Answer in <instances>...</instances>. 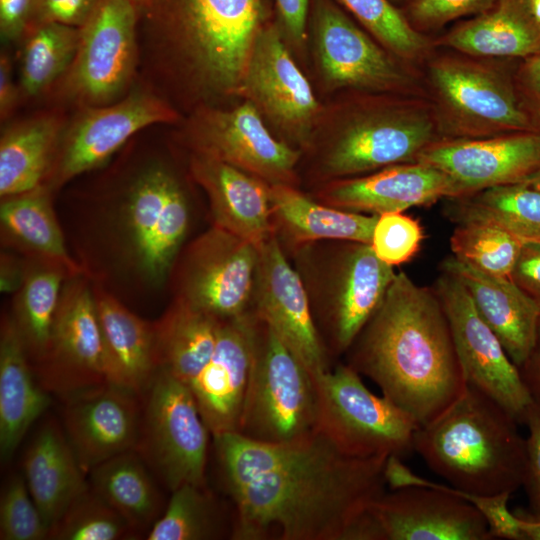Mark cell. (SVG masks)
Here are the masks:
<instances>
[{"label": "cell", "mask_w": 540, "mask_h": 540, "mask_svg": "<svg viewBox=\"0 0 540 540\" xmlns=\"http://www.w3.org/2000/svg\"><path fill=\"white\" fill-rule=\"evenodd\" d=\"M234 504L235 540H358L386 492L389 456L356 457L316 431L288 443L213 436Z\"/></svg>", "instance_id": "6da1fadb"}, {"label": "cell", "mask_w": 540, "mask_h": 540, "mask_svg": "<svg viewBox=\"0 0 540 540\" xmlns=\"http://www.w3.org/2000/svg\"><path fill=\"white\" fill-rule=\"evenodd\" d=\"M347 364L380 388L419 427L466 387L444 308L433 287L395 274L372 317L346 352Z\"/></svg>", "instance_id": "7a4b0ae2"}, {"label": "cell", "mask_w": 540, "mask_h": 540, "mask_svg": "<svg viewBox=\"0 0 540 540\" xmlns=\"http://www.w3.org/2000/svg\"><path fill=\"white\" fill-rule=\"evenodd\" d=\"M155 69L196 99L239 95L262 0H136ZM201 106V105H200Z\"/></svg>", "instance_id": "3957f363"}, {"label": "cell", "mask_w": 540, "mask_h": 540, "mask_svg": "<svg viewBox=\"0 0 540 540\" xmlns=\"http://www.w3.org/2000/svg\"><path fill=\"white\" fill-rule=\"evenodd\" d=\"M518 421L467 383L438 417L417 429L413 449L450 486L477 495L512 494L522 487L526 438Z\"/></svg>", "instance_id": "277c9868"}, {"label": "cell", "mask_w": 540, "mask_h": 540, "mask_svg": "<svg viewBox=\"0 0 540 540\" xmlns=\"http://www.w3.org/2000/svg\"><path fill=\"white\" fill-rule=\"evenodd\" d=\"M317 421L315 376L258 317L253 360L236 433L261 443H288L316 432Z\"/></svg>", "instance_id": "5b68a950"}, {"label": "cell", "mask_w": 540, "mask_h": 540, "mask_svg": "<svg viewBox=\"0 0 540 540\" xmlns=\"http://www.w3.org/2000/svg\"><path fill=\"white\" fill-rule=\"evenodd\" d=\"M385 479L391 492L375 500L363 540H489L483 515L448 485L423 478L401 458L388 457Z\"/></svg>", "instance_id": "8992f818"}, {"label": "cell", "mask_w": 540, "mask_h": 540, "mask_svg": "<svg viewBox=\"0 0 540 540\" xmlns=\"http://www.w3.org/2000/svg\"><path fill=\"white\" fill-rule=\"evenodd\" d=\"M317 431L346 454L356 457L397 456L412 451L419 428L415 420L377 396L350 365L338 364L315 376Z\"/></svg>", "instance_id": "52a82bcc"}, {"label": "cell", "mask_w": 540, "mask_h": 540, "mask_svg": "<svg viewBox=\"0 0 540 540\" xmlns=\"http://www.w3.org/2000/svg\"><path fill=\"white\" fill-rule=\"evenodd\" d=\"M325 262V261H324ZM370 244L337 241L327 253L313 296L314 319L330 357L348 351L382 302L396 272Z\"/></svg>", "instance_id": "ba28073f"}, {"label": "cell", "mask_w": 540, "mask_h": 540, "mask_svg": "<svg viewBox=\"0 0 540 540\" xmlns=\"http://www.w3.org/2000/svg\"><path fill=\"white\" fill-rule=\"evenodd\" d=\"M136 451L172 492L183 484L205 485L210 431L190 387L158 369L145 392Z\"/></svg>", "instance_id": "9c48e42d"}, {"label": "cell", "mask_w": 540, "mask_h": 540, "mask_svg": "<svg viewBox=\"0 0 540 540\" xmlns=\"http://www.w3.org/2000/svg\"><path fill=\"white\" fill-rule=\"evenodd\" d=\"M436 126L423 106L372 107L345 120L325 145L319 169L331 180L415 162L435 142Z\"/></svg>", "instance_id": "30bf717a"}, {"label": "cell", "mask_w": 540, "mask_h": 540, "mask_svg": "<svg viewBox=\"0 0 540 540\" xmlns=\"http://www.w3.org/2000/svg\"><path fill=\"white\" fill-rule=\"evenodd\" d=\"M138 22L136 0H101L81 28L75 58L59 85L62 95L80 107L122 99L138 63Z\"/></svg>", "instance_id": "8fae6325"}, {"label": "cell", "mask_w": 540, "mask_h": 540, "mask_svg": "<svg viewBox=\"0 0 540 540\" xmlns=\"http://www.w3.org/2000/svg\"><path fill=\"white\" fill-rule=\"evenodd\" d=\"M259 249L213 225L182 255L174 299L220 320L253 311Z\"/></svg>", "instance_id": "7c38bea8"}, {"label": "cell", "mask_w": 540, "mask_h": 540, "mask_svg": "<svg viewBox=\"0 0 540 540\" xmlns=\"http://www.w3.org/2000/svg\"><path fill=\"white\" fill-rule=\"evenodd\" d=\"M439 105L454 137L486 138L533 132L512 84L477 61L442 57L430 68Z\"/></svg>", "instance_id": "4fadbf2b"}, {"label": "cell", "mask_w": 540, "mask_h": 540, "mask_svg": "<svg viewBox=\"0 0 540 540\" xmlns=\"http://www.w3.org/2000/svg\"><path fill=\"white\" fill-rule=\"evenodd\" d=\"M178 111L156 92L138 87L104 106L81 107L65 126L45 182L51 190L93 170L135 133L153 124L174 123Z\"/></svg>", "instance_id": "5bb4252c"}, {"label": "cell", "mask_w": 540, "mask_h": 540, "mask_svg": "<svg viewBox=\"0 0 540 540\" xmlns=\"http://www.w3.org/2000/svg\"><path fill=\"white\" fill-rule=\"evenodd\" d=\"M186 139L193 154L232 165L270 185L294 186L296 182L300 150L276 139L247 100L232 109L197 107L187 126Z\"/></svg>", "instance_id": "9a60e30c"}, {"label": "cell", "mask_w": 540, "mask_h": 540, "mask_svg": "<svg viewBox=\"0 0 540 540\" xmlns=\"http://www.w3.org/2000/svg\"><path fill=\"white\" fill-rule=\"evenodd\" d=\"M432 287L447 316L466 382L486 393L522 424L533 400L519 368L455 276L442 271Z\"/></svg>", "instance_id": "2e32d148"}, {"label": "cell", "mask_w": 540, "mask_h": 540, "mask_svg": "<svg viewBox=\"0 0 540 540\" xmlns=\"http://www.w3.org/2000/svg\"><path fill=\"white\" fill-rule=\"evenodd\" d=\"M124 206L135 264L149 282L160 283L188 231L190 212L183 188L169 168L150 164L130 183Z\"/></svg>", "instance_id": "e0dca14e"}, {"label": "cell", "mask_w": 540, "mask_h": 540, "mask_svg": "<svg viewBox=\"0 0 540 540\" xmlns=\"http://www.w3.org/2000/svg\"><path fill=\"white\" fill-rule=\"evenodd\" d=\"M239 95L251 102L289 145H309L320 106L280 29L273 24L263 25L256 35Z\"/></svg>", "instance_id": "ac0fdd59"}, {"label": "cell", "mask_w": 540, "mask_h": 540, "mask_svg": "<svg viewBox=\"0 0 540 540\" xmlns=\"http://www.w3.org/2000/svg\"><path fill=\"white\" fill-rule=\"evenodd\" d=\"M35 368L43 388L62 399L107 383L94 290L80 274L63 285L47 355Z\"/></svg>", "instance_id": "d6986e66"}, {"label": "cell", "mask_w": 540, "mask_h": 540, "mask_svg": "<svg viewBox=\"0 0 540 540\" xmlns=\"http://www.w3.org/2000/svg\"><path fill=\"white\" fill-rule=\"evenodd\" d=\"M254 311L314 376L331 369L304 281L274 233L259 249Z\"/></svg>", "instance_id": "ffe728a7"}, {"label": "cell", "mask_w": 540, "mask_h": 540, "mask_svg": "<svg viewBox=\"0 0 540 540\" xmlns=\"http://www.w3.org/2000/svg\"><path fill=\"white\" fill-rule=\"evenodd\" d=\"M415 162L444 172L465 196L522 182L540 166V134L522 132L435 141L419 153Z\"/></svg>", "instance_id": "44dd1931"}, {"label": "cell", "mask_w": 540, "mask_h": 540, "mask_svg": "<svg viewBox=\"0 0 540 540\" xmlns=\"http://www.w3.org/2000/svg\"><path fill=\"white\" fill-rule=\"evenodd\" d=\"M314 34L321 74L333 89L391 91L406 78L391 57L336 5H315Z\"/></svg>", "instance_id": "7402d4cb"}, {"label": "cell", "mask_w": 540, "mask_h": 540, "mask_svg": "<svg viewBox=\"0 0 540 540\" xmlns=\"http://www.w3.org/2000/svg\"><path fill=\"white\" fill-rule=\"evenodd\" d=\"M136 397L105 383L64 399L63 430L85 474L136 449L141 427Z\"/></svg>", "instance_id": "603a6c76"}, {"label": "cell", "mask_w": 540, "mask_h": 540, "mask_svg": "<svg viewBox=\"0 0 540 540\" xmlns=\"http://www.w3.org/2000/svg\"><path fill=\"white\" fill-rule=\"evenodd\" d=\"M257 314L221 320L213 354L190 385L212 436L238 431L249 380Z\"/></svg>", "instance_id": "cb8c5ba5"}, {"label": "cell", "mask_w": 540, "mask_h": 540, "mask_svg": "<svg viewBox=\"0 0 540 540\" xmlns=\"http://www.w3.org/2000/svg\"><path fill=\"white\" fill-rule=\"evenodd\" d=\"M462 195L459 186L441 170L410 162L369 175L331 180L318 191L316 200L345 211L380 215Z\"/></svg>", "instance_id": "d4e9b609"}, {"label": "cell", "mask_w": 540, "mask_h": 540, "mask_svg": "<svg viewBox=\"0 0 540 540\" xmlns=\"http://www.w3.org/2000/svg\"><path fill=\"white\" fill-rule=\"evenodd\" d=\"M441 269L463 284L510 359L517 367L521 366L535 343L540 304L510 277L483 272L454 256L446 258Z\"/></svg>", "instance_id": "484cf974"}, {"label": "cell", "mask_w": 540, "mask_h": 540, "mask_svg": "<svg viewBox=\"0 0 540 540\" xmlns=\"http://www.w3.org/2000/svg\"><path fill=\"white\" fill-rule=\"evenodd\" d=\"M190 171L205 191L213 225L260 247L273 235L269 185L222 161L193 154Z\"/></svg>", "instance_id": "4316f807"}, {"label": "cell", "mask_w": 540, "mask_h": 540, "mask_svg": "<svg viewBox=\"0 0 540 540\" xmlns=\"http://www.w3.org/2000/svg\"><path fill=\"white\" fill-rule=\"evenodd\" d=\"M107 383L139 396L157 370L153 324L140 319L115 297L95 288Z\"/></svg>", "instance_id": "83f0119b"}, {"label": "cell", "mask_w": 540, "mask_h": 540, "mask_svg": "<svg viewBox=\"0 0 540 540\" xmlns=\"http://www.w3.org/2000/svg\"><path fill=\"white\" fill-rule=\"evenodd\" d=\"M269 200L274 235L292 248L322 240L371 243L378 215L323 204L287 184L269 185Z\"/></svg>", "instance_id": "f1b7e54d"}, {"label": "cell", "mask_w": 540, "mask_h": 540, "mask_svg": "<svg viewBox=\"0 0 540 540\" xmlns=\"http://www.w3.org/2000/svg\"><path fill=\"white\" fill-rule=\"evenodd\" d=\"M51 403L33 374L29 357L12 317L0 331V455L12 457L31 425Z\"/></svg>", "instance_id": "f546056e"}, {"label": "cell", "mask_w": 540, "mask_h": 540, "mask_svg": "<svg viewBox=\"0 0 540 540\" xmlns=\"http://www.w3.org/2000/svg\"><path fill=\"white\" fill-rule=\"evenodd\" d=\"M23 467L29 492L49 528L89 487L64 430L52 420L34 435Z\"/></svg>", "instance_id": "4dcf8cb0"}, {"label": "cell", "mask_w": 540, "mask_h": 540, "mask_svg": "<svg viewBox=\"0 0 540 540\" xmlns=\"http://www.w3.org/2000/svg\"><path fill=\"white\" fill-rule=\"evenodd\" d=\"M444 43L469 56L526 59L540 55V25L529 0H498L488 11L450 30Z\"/></svg>", "instance_id": "1f68e13d"}, {"label": "cell", "mask_w": 540, "mask_h": 540, "mask_svg": "<svg viewBox=\"0 0 540 540\" xmlns=\"http://www.w3.org/2000/svg\"><path fill=\"white\" fill-rule=\"evenodd\" d=\"M65 128L56 113H44L7 127L0 138L1 198L45 184Z\"/></svg>", "instance_id": "d6a6232c"}, {"label": "cell", "mask_w": 540, "mask_h": 540, "mask_svg": "<svg viewBox=\"0 0 540 540\" xmlns=\"http://www.w3.org/2000/svg\"><path fill=\"white\" fill-rule=\"evenodd\" d=\"M51 189L46 184L30 191L1 198V237L29 257L51 260L63 265L71 274L81 273L66 249L56 219Z\"/></svg>", "instance_id": "836d02e7"}, {"label": "cell", "mask_w": 540, "mask_h": 540, "mask_svg": "<svg viewBox=\"0 0 540 540\" xmlns=\"http://www.w3.org/2000/svg\"><path fill=\"white\" fill-rule=\"evenodd\" d=\"M220 322L174 299L153 324L158 369L166 370L190 387L213 354Z\"/></svg>", "instance_id": "e575fe53"}, {"label": "cell", "mask_w": 540, "mask_h": 540, "mask_svg": "<svg viewBox=\"0 0 540 540\" xmlns=\"http://www.w3.org/2000/svg\"><path fill=\"white\" fill-rule=\"evenodd\" d=\"M24 264L23 281L15 292L12 319L29 360L37 366L49 349L63 280L72 276L63 265L51 260L29 257Z\"/></svg>", "instance_id": "d590c367"}, {"label": "cell", "mask_w": 540, "mask_h": 540, "mask_svg": "<svg viewBox=\"0 0 540 540\" xmlns=\"http://www.w3.org/2000/svg\"><path fill=\"white\" fill-rule=\"evenodd\" d=\"M136 450L121 453L90 471V487L133 530L151 528L160 517L161 496Z\"/></svg>", "instance_id": "8d00e7d4"}, {"label": "cell", "mask_w": 540, "mask_h": 540, "mask_svg": "<svg viewBox=\"0 0 540 540\" xmlns=\"http://www.w3.org/2000/svg\"><path fill=\"white\" fill-rule=\"evenodd\" d=\"M447 214L457 223L495 224L522 242H540V190L525 183L487 188L453 198Z\"/></svg>", "instance_id": "74e56055"}, {"label": "cell", "mask_w": 540, "mask_h": 540, "mask_svg": "<svg viewBox=\"0 0 540 540\" xmlns=\"http://www.w3.org/2000/svg\"><path fill=\"white\" fill-rule=\"evenodd\" d=\"M81 37V28L58 23H32L23 36L19 87L34 97L60 81L70 68Z\"/></svg>", "instance_id": "f35d334b"}, {"label": "cell", "mask_w": 540, "mask_h": 540, "mask_svg": "<svg viewBox=\"0 0 540 540\" xmlns=\"http://www.w3.org/2000/svg\"><path fill=\"white\" fill-rule=\"evenodd\" d=\"M148 540H211L225 534L221 510L205 485L183 484L173 490Z\"/></svg>", "instance_id": "ab89813d"}, {"label": "cell", "mask_w": 540, "mask_h": 540, "mask_svg": "<svg viewBox=\"0 0 540 540\" xmlns=\"http://www.w3.org/2000/svg\"><path fill=\"white\" fill-rule=\"evenodd\" d=\"M522 241L503 228L485 221L457 222L450 237V248L456 259L483 272L510 277Z\"/></svg>", "instance_id": "60d3db41"}, {"label": "cell", "mask_w": 540, "mask_h": 540, "mask_svg": "<svg viewBox=\"0 0 540 540\" xmlns=\"http://www.w3.org/2000/svg\"><path fill=\"white\" fill-rule=\"evenodd\" d=\"M133 529L89 485L52 525L48 539L117 540Z\"/></svg>", "instance_id": "b9f144b4"}, {"label": "cell", "mask_w": 540, "mask_h": 540, "mask_svg": "<svg viewBox=\"0 0 540 540\" xmlns=\"http://www.w3.org/2000/svg\"><path fill=\"white\" fill-rule=\"evenodd\" d=\"M380 43L399 57L412 59L426 48L420 31L390 0H338Z\"/></svg>", "instance_id": "7bdbcfd3"}, {"label": "cell", "mask_w": 540, "mask_h": 540, "mask_svg": "<svg viewBox=\"0 0 540 540\" xmlns=\"http://www.w3.org/2000/svg\"><path fill=\"white\" fill-rule=\"evenodd\" d=\"M49 531L25 478L11 477L0 498V539L43 540L48 539Z\"/></svg>", "instance_id": "ee69618b"}, {"label": "cell", "mask_w": 540, "mask_h": 540, "mask_svg": "<svg viewBox=\"0 0 540 540\" xmlns=\"http://www.w3.org/2000/svg\"><path fill=\"white\" fill-rule=\"evenodd\" d=\"M423 239L418 220L403 212H388L378 215L370 246L382 262L394 267L409 262Z\"/></svg>", "instance_id": "f6af8a7d"}, {"label": "cell", "mask_w": 540, "mask_h": 540, "mask_svg": "<svg viewBox=\"0 0 540 540\" xmlns=\"http://www.w3.org/2000/svg\"><path fill=\"white\" fill-rule=\"evenodd\" d=\"M498 0H405V14L418 31L434 29L465 16H477Z\"/></svg>", "instance_id": "bcb514c9"}, {"label": "cell", "mask_w": 540, "mask_h": 540, "mask_svg": "<svg viewBox=\"0 0 540 540\" xmlns=\"http://www.w3.org/2000/svg\"><path fill=\"white\" fill-rule=\"evenodd\" d=\"M528 428L526 458L522 487L525 490L530 510L540 516V404L532 402L523 423Z\"/></svg>", "instance_id": "7dc6e473"}, {"label": "cell", "mask_w": 540, "mask_h": 540, "mask_svg": "<svg viewBox=\"0 0 540 540\" xmlns=\"http://www.w3.org/2000/svg\"><path fill=\"white\" fill-rule=\"evenodd\" d=\"M100 1L101 0H35L31 24L51 22L82 28L92 16Z\"/></svg>", "instance_id": "c3c4849f"}, {"label": "cell", "mask_w": 540, "mask_h": 540, "mask_svg": "<svg viewBox=\"0 0 540 540\" xmlns=\"http://www.w3.org/2000/svg\"><path fill=\"white\" fill-rule=\"evenodd\" d=\"M518 86L522 105L532 130L540 134V55L524 59L519 69Z\"/></svg>", "instance_id": "681fc988"}, {"label": "cell", "mask_w": 540, "mask_h": 540, "mask_svg": "<svg viewBox=\"0 0 540 540\" xmlns=\"http://www.w3.org/2000/svg\"><path fill=\"white\" fill-rule=\"evenodd\" d=\"M511 279L540 304V242H522Z\"/></svg>", "instance_id": "f907efd6"}, {"label": "cell", "mask_w": 540, "mask_h": 540, "mask_svg": "<svg viewBox=\"0 0 540 540\" xmlns=\"http://www.w3.org/2000/svg\"><path fill=\"white\" fill-rule=\"evenodd\" d=\"M35 0H0V34L5 42L23 38L32 22Z\"/></svg>", "instance_id": "816d5d0a"}, {"label": "cell", "mask_w": 540, "mask_h": 540, "mask_svg": "<svg viewBox=\"0 0 540 540\" xmlns=\"http://www.w3.org/2000/svg\"><path fill=\"white\" fill-rule=\"evenodd\" d=\"M286 35L295 44L304 42L309 0H275Z\"/></svg>", "instance_id": "f5cc1de1"}, {"label": "cell", "mask_w": 540, "mask_h": 540, "mask_svg": "<svg viewBox=\"0 0 540 540\" xmlns=\"http://www.w3.org/2000/svg\"><path fill=\"white\" fill-rule=\"evenodd\" d=\"M19 94V88L13 81L10 58L2 52L0 55V118L2 122L8 119L15 109Z\"/></svg>", "instance_id": "db71d44e"}, {"label": "cell", "mask_w": 540, "mask_h": 540, "mask_svg": "<svg viewBox=\"0 0 540 540\" xmlns=\"http://www.w3.org/2000/svg\"><path fill=\"white\" fill-rule=\"evenodd\" d=\"M518 368L532 400L540 404V320L534 346L527 359Z\"/></svg>", "instance_id": "11a10c76"}, {"label": "cell", "mask_w": 540, "mask_h": 540, "mask_svg": "<svg viewBox=\"0 0 540 540\" xmlns=\"http://www.w3.org/2000/svg\"><path fill=\"white\" fill-rule=\"evenodd\" d=\"M24 266L7 253L1 255L0 288L4 293L16 292L23 281Z\"/></svg>", "instance_id": "9f6ffc18"}, {"label": "cell", "mask_w": 540, "mask_h": 540, "mask_svg": "<svg viewBox=\"0 0 540 540\" xmlns=\"http://www.w3.org/2000/svg\"><path fill=\"white\" fill-rule=\"evenodd\" d=\"M515 513L521 521L525 540H540V516L523 509H518Z\"/></svg>", "instance_id": "6f0895ef"}, {"label": "cell", "mask_w": 540, "mask_h": 540, "mask_svg": "<svg viewBox=\"0 0 540 540\" xmlns=\"http://www.w3.org/2000/svg\"><path fill=\"white\" fill-rule=\"evenodd\" d=\"M521 183V182H520ZM535 189L540 190V166L528 174L522 181Z\"/></svg>", "instance_id": "680465c9"}, {"label": "cell", "mask_w": 540, "mask_h": 540, "mask_svg": "<svg viewBox=\"0 0 540 540\" xmlns=\"http://www.w3.org/2000/svg\"><path fill=\"white\" fill-rule=\"evenodd\" d=\"M529 7L534 19L540 25V0H529Z\"/></svg>", "instance_id": "91938a15"}, {"label": "cell", "mask_w": 540, "mask_h": 540, "mask_svg": "<svg viewBox=\"0 0 540 540\" xmlns=\"http://www.w3.org/2000/svg\"><path fill=\"white\" fill-rule=\"evenodd\" d=\"M390 1L393 2L395 5L400 2H405V0H390Z\"/></svg>", "instance_id": "94428289"}]
</instances>
